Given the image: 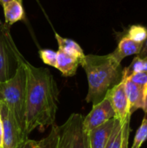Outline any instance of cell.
<instances>
[{"label":"cell","mask_w":147,"mask_h":148,"mask_svg":"<svg viewBox=\"0 0 147 148\" xmlns=\"http://www.w3.org/2000/svg\"><path fill=\"white\" fill-rule=\"evenodd\" d=\"M23 65L26 75L25 130L29 135L38 127L54 124L59 90L49 69L36 68L25 59Z\"/></svg>","instance_id":"cell-1"},{"label":"cell","mask_w":147,"mask_h":148,"mask_svg":"<svg viewBox=\"0 0 147 148\" xmlns=\"http://www.w3.org/2000/svg\"><path fill=\"white\" fill-rule=\"evenodd\" d=\"M81 66L84 69L88 82L87 102L96 104L101 101L110 87L115 85L120 78L121 79L120 63L116 62L110 54L86 55Z\"/></svg>","instance_id":"cell-2"},{"label":"cell","mask_w":147,"mask_h":148,"mask_svg":"<svg viewBox=\"0 0 147 148\" xmlns=\"http://www.w3.org/2000/svg\"><path fill=\"white\" fill-rule=\"evenodd\" d=\"M23 57L17 62L14 75L7 81L0 82V103L12 114L17 124L25 130V91L26 75L23 65ZM28 135V134H27Z\"/></svg>","instance_id":"cell-3"},{"label":"cell","mask_w":147,"mask_h":148,"mask_svg":"<svg viewBox=\"0 0 147 148\" xmlns=\"http://www.w3.org/2000/svg\"><path fill=\"white\" fill-rule=\"evenodd\" d=\"M83 116L72 114L62 126L53 124L55 132L54 148H89L88 134L83 128Z\"/></svg>","instance_id":"cell-4"},{"label":"cell","mask_w":147,"mask_h":148,"mask_svg":"<svg viewBox=\"0 0 147 148\" xmlns=\"http://www.w3.org/2000/svg\"><path fill=\"white\" fill-rule=\"evenodd\" d=\"M23 57L17 49L10 32V25L0 21V82L9 80L11 66Z\"/></svg>","instance_id":"cell-5"},{"label":"cell","mask_w":147,"mask_h":148,"mask_svg":"<svg viewBox=\"0 0 147 148\" xmlns=\"http://www.w3.org/2000/svg\"><path fill=\"white\" fill-rule=\"evenodd\" d=\"M0 114L3 127L2 148H19L28 139L10 110L0 103Z\"/></svg>","instance_id":"cell-6"},{"label":"cell","mask_w":147,"mask_h":148,"mask_svg":"<svg viewBox=\"0 0 147 148\" xmlns=\"http://www.w3.org/2000/svg\"><path fill=\"white\" fill-rule=\"evenodd\" d=\"M115 114L108 98L105 97L96 104H94L89 114L83 118V128L87 134H89L94 128L103 125L109 120L114 119Z\"/></svg>","instance_id":"cell-7"},{"label":"cell","mask_w":147,"mask_h":148,"mask_svg":"<svg viewBox=\"0 0 147 148\" xmlns=\"http://www.w3.org/2000/svg\"><path fill=\"white\" fill-rule=\"evenodd\" d=\"M106 96L108 98L112 105L116 120L121 123H124L127 119L131 117L128 101L125 90V82L122 79L119 83L115 84L113 88L108 89Z\"/></svg>","instance_id":"cell-8"},{"label":"cell","mask_w":147,"mask_h":148,"mask_svg":"<svg viewBox=\"0 0 147 148\" xmlns=\"http://www.w3.org/2000/svg\"><path fill=\"white\" fill-rule=\"evenodd\" d=\"M125 82V90L128 101L129 111L132 114L138 109H143L145 107V99H146V92L145 90L135 84L129 79L121 78Z\"/></svg>","instance_id":"cell-9"},{"label":"cell","mask_w":147,"mask_h":148,"mask_svg":"<svg viewBox=\"0 0 147 148\" xmlns=\"http://www.w3.org/2000/svg\"><path fill=\"white\" fill-rule=\"evenodd\" d=\"M115 122V118L94 128L88 134L89 148H106Z\"/></svg>","instance_id":"cell-10"},{"label":"cell","mask_w":147,"mask_h":148,"mask_svg":"<svg viewBox=\"0 0 147 148\" xmlns=\"http://www.w3.org/2000/svg\"><path fill=\"white\" fill-rule=\"evenodd\" d=\"M142 44L143 43L136 42L125 36L120 41L116 49L113 52H112L110 55L113 56V58L116 62L120 63L121 61L126 56H129L132 55L138 56L142 48Z\"/></svg>","instance_id":"cell-11"},{"label":"cell","mask_w":147,"mask_h":148,"mask_svg":"<svg viewBox=\"0 0 147 148\" xmlns=\"http://www.w3.org/2000/svg\"><path fill=\"white\" fill-rule=\"evenodd\" d=\"M56 68L62 75L69 77L76 74L78 67L81 65V61L72 56H69L63 51L58 49Z\"/></svg>","instance_id":"cell-12"},{"label":"cell","mask_w":147,"mask_h":148,"mask_svg":"<svg viewBox=\"0 0 147 148\" xmlns=\"http://www.w3.org/2000/svg\"><path fill=\"white\" fill-rule=\"evenodd\" d=\"M5 23L12 25L24 19V10L23 4L18 0H10L3 4Z\"/></svg>","instance_id":"cell-13"},{"label":"cell","mask_w":147,"mask_h":148,"mask_svg":"<svg viewBox=\"0 0 147 148\" xmlns=\"http://www.w3.org/2000/svg\"><path fill=\"white\" fill-rule=\"evenodd\" d=\"M55 39L57 41L59 49L63 51L64 53L69 55V56H72L79 59L81 61V62L84 59L86 55L84 54L81 46L75 41L69 39V38L62 37L57 33H55Z\"/></svg>","instance_id":"cell-14"},{"label":"cell","mask_w":147,"mask_h":148,"mask_svg":"<svg viewBox=\"0 0 147 148\" xmlns=\"http://www.w3.org/2000/svg\"><path fill=\"white\" fill-rule=\"evenodd\" d=\"M125 122L121 123L118 120L115 119L114 126H113V131L111 133L110 138L108 140L106 148H122V143H123V139H124Z\"/></svg>","instance_id":"cell-15"},{"label":"cell","mask_w":147,"mask_h":148,"mask_svg":"<svg viewBox=\"0 0 147 148\" xmlns=\"http://www.w3.org/2000/svg\"><path fill=\"white\" fill-rule=\"evenodd\" d=\"M141 72H147V59L140 58L137 56L134 57L132 63L122 70L121 78H127L133 74Z\"/></svg>","instance_id":"cell-16"},{"label":"cell","mask_w":147,"mask_h":148,"mask_svg":"<svg viewBox=\"0 0 147 148\" xmlns=\"http://www.w3.org/2000/svg\"><path fill=\"white\" fill-rule=\"evenodd\" d=\"M126 36L136 42L143 43L147 37V29L141 25H132Z\"/></svg>","instance_id":"cell-17"},{"label":"cell","mask_w":147,"mask_h":148,"mask_svg":"<svg viewBox=\"0 0 147 148\" xmlns=\"http://www.w3.org/2000/svg\"><path fill=\"white\" fill-rule=\"evenodd\" d=\"M147 140V117L143 119V121L137 130L132 148H140L142 144Z\"/></svg>","instance_id":"cell-18"},{"label":"cell","mask_w":147,"mask_h":148,"mask_svg":"<svg viewBox=\"0 0 147 148\" xmlns=\"http://www.w3.org/2000/svg\"><path fill=\"white\" fill-rule=\"evenodd\" d=\"M39 56L42 61L51 67L56 68V60H57V52L51 49H40Z\"/></svg>","instance_id":"cell-19"},{"label":"cell","mask_w":147,"mask_h":148,"mask_svg":"<svg viewBox=\"0 0 147 148\" xmlns=\"http://www.w3.org/2000/svg\"><path fill=\"white\" fill-rule=\"evenodd\" d=\"M124 79H129L130 81H132L133 82H134L135 84L139 85V87H141L146 94L147 90V72H141V73H136L133 74L132 75H130L127 78H124Z\"/></svg>","instance_id":"cell-20"},{"label":"cell","mask_w":147,"mask_h":148,"mask_svg":"<svg viewBox=\"0 0 147 148\" xmlns=\"http://www.w3.org/2000/svg\"><path fill=\"white\" fill-rule=\"evenodd\" d=\"M129 134H130V119H128L125 122L124 139H123V143H122V148H127V147H128Z\"/></svg>","instance_id":"cell-21"},{"label":"cell","mask_w":147,"mask_h":148,"mask_svg":"<svg viewBox=\"0 0 147 148\" xmlns=\"http://www.w3.org/2000/svg\"><path fill=\"white\" fill-rule=\"evenodd\" d=\"M138 56H139L140 58L147 59V37L146 39V41L142 44V48H141L140 52L139 53Z\"/></svg>","instance_id":"cell-22"},{"label":"cell","mask_w":147,"mask_h":148,"mask_svg":"<svg viewBox=\"0 0 147 148\" xmlns=\"http://www.w3.org/2000/svg\"><path fill=\"white\" fill-rule=\"evenodd\" d=\"M36 141L31 140H27L19 148H34V147L36 145Z\"/></svg>","instance_id":"cell-23"},{"label":"cell","mask_w":147,"mask_h":148,"mask_svg":"<svg viewBox=\"0 0 147 148\" xmlns=\"http://www.w3.org/2000/svg\"><path fill=\"white\" fill-rule=\"evenodd\" d=\"M3 122L0 118V147L3 146Z\"/></svg>","instance_id":"cell-24"},{"label":"cell","mask_w":147,"mask_h":148,"mask_svg":"<svg viewBox=\"0 0 147 148\" xmlns=\"http://www.w3.org/2000/svg\"><path fill=\"white\" fill-rule=\"evenodd\" d=\"M144 112L147 114V90H146V99H145V107L143 108Z\"/></svg>","instance_id":"cell-25"},{"label":"cell","mask_w":147,"mask_h":148,"mask_svg":"<svg viewBox=\"0 0 147 148\" xmlns=\"http://www.w3.org/2000/svg\"><path fill=\"white\" fill-rule=\"evenodd\" d=\"M9 1H10V0H0V3L3 5V4L6 3H7V2H9Z\"/></svg>","instance_id":"cell-26"},{"label":"cell","mask_w":147,"mask_h":148,"mask_svg":"<svg viewBox=\"0 0 147 148\" xmlns=\"http://www.w3.org/2000/svg\"><path fill=\"white\" fill-rule=\"evenodd\" d=\"M18 1H19V2H21V3H22V0H18Z\"/></svg>","instance_id":"cell-27"},{"label":"cell","mask_w":147,"mask_h":148,"mask_svg":"<svg viewBox=\"0 0 147 148\" xmlns=\"http://www.w3.org/2000/svg\"><path fill=\"white\" fill-rule=\"evenodd\" d=\"M0 118H1V114H0Z\"/></svg>","instance_id":"cell-28"},{"label":"cell","mask_w":147,"mask_h":148,"mask_svg":"<svg viewBox=\"0 0 147 148\" xmlns=\"http://www.w3.org/2000/svg\"><path fill=\"white\" fill-rule=\"evenodd\" d=\"M0 148H2V147H0Z\"/></svg>","instance_id":"cell-29"}]
</instances>
